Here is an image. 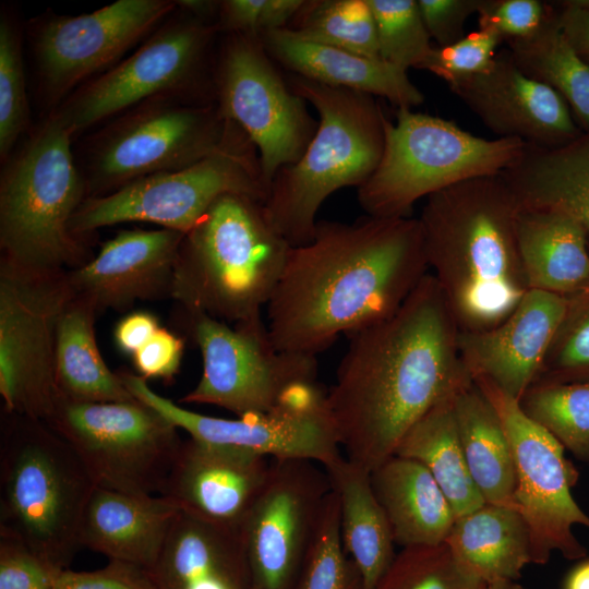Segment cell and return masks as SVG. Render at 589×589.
<instances>
[{
    "label": "cell",
    "mask_w": 589,
    "mask_h": 589,
    "mask_svg": "<svg viewBox=\"0 0 589 589\" xmlns=\"http://www.w3.org/2000/svg\"><path fill=\"white\" fill-rule=\"evenodd\" d=\"M459 329L428 273L389 317L350 336L326 392L341 452L369 472L382 465L434 405L471 381Z\"/></svg>",
    "instance_id": "1"
},
{
    "label": "cell",
    "mask_w": 589,
    "mask_h": 589,
    "mask_svg": "<svg viewBox=\"0 0 589 589\" xmlns=\"http://www.w3.org/2000/svg\"><path fill=\"white\" fill-rule=\"evenodd\" d=\"M428 273L418 218L317 220L311 241L291 247L266 305L271 338L279 350L317 356L392 316Z\"/></svg>",
    "instance_id": "2"
},
{
    "label": "cell",
    "mask_w": 589,
    "mask_h": 589,
    "mask_svg": "<svg viewBox=\"0 0 589 589\" xmlns=\"http://www.w3.org/2000/svg\"><path fill=\"white\" fill-rule=\"evenodd\" d=\"M519 208L503 173L426 197L418 218L426 262L459 332L496 326L529 291L517 243Z\"/></svg>",
    "instance_id": "3"
},
{
    "label": "cell",
    "mask_w": 589,
    "mask_h": 589,
    "mask_svg": "<svg viewBox=\"0 0 589 589\" xmlns=\"http://www.w3.org/2000/svg\"><path fill=\"white\" fill-rule=\"evenodd\" d=\"M290 249L262 201L224 194L184 233L171 299L182 309L229 324L262 315Z\"/></svg>",
    "instance_id": "4"
},
{
    "label": "cell",
    "mask_w": 589,
    "mask_h": 589,
    "mask_svg": "<svg viewBox=\"0 0 589 589\" xmlns=\"http://www.w3.org/2000/svg\"><path fill=\"white\" fill-rule=\"evenodd\" d=\"M288 84L314 107L317 127L300 159L275 175L263 205L273 227L298 247L313 238L317 212L328 196L342 188L358 189L375 171L386 116L369 94L294 74Z\"/></svg>",
    "instance_id": "5"
},
{
    "label": "cell",
    "mask_w": 589,
    "mask_h": 589,
    "mask_svg": "<svg viewBox=\"0 0 589 589\" xmlns=\"http://www.w3.org/2000/svg\"><path fill=\"white\" fill-rule=\"evenodd\" d=\"M96 485L44 420L4 413L0 442V532L23 541L58 569L77 550L83 513Z\"/></svg>",
    "instance_id": "6"
},
{
    "label": "cell",
    "mask_w": 589,
    "mask_h": 589,
    "mask_svg": "<svg viewBox=\"0 0 589 589\" xmlns=\"http://www.w3.org/2000/svg\"><path fill=\"white\" fill-rule=\"evenodd\" d=\"M73 132L51 115L8 164L0 183L1 257L37 272L85 264L88 251L70 224L87 199L72 149Z\"/></svg>",
    "instance_id": "7"
},
{
    "label": "cell",
    "mask_w": 589,
    "mask_h": 589,
    "mask_svg": "<svg viewBox=\"0 0 589 589\" xmlns=\"http://www.w3.org/2000/svg\"><path fill=\"white\" fill-rule=\"evenodd\" d=\"M517 139L485 140L456 123L411 108L385 119V145L372 176L358 188L369 216L410 217L414 203L470 178L502 173L524 154Z\"/></svg>",
    "instance_id": "8"
},
{
    "label": "cell",
    "mask_w": 589,
    "mask_h": 589,
    "mask_svg": "<svg viewBox=\"0 0 589 589\" xmlns=\"http://www.w3.org/2000/svg\"><path fill=\"white\" fill-rule=\"evenodd\" d=\"M238 193L262 202L268 193L257 151L232 123L223 146L185 168L151 175L100 196H88L70 229L84 236L99 228L142 221L187 233L221 195Z\"/></svg>",
    "instance_id": "9"
},
{
    "label": "cell",
    "mask_w": 589,
    "mask_h": 589,
    "mask_svg": "<svg viewBox=\"0 0 589 589\" xmlns=\"http://www.w3.org/2000/svg\"><path fill=\"white\" fill-rule=\"evenodd\" d=\"M45 422L73 448L96 486L134 495L164 494L183 441L172 422L137 399L57 398Z\"/></svg>",
    "instance_id": "10"
},
{
    "label": "cell",
    "mask_w": 589,
    "mask_h": 589,
    "mask_svg": "<svg viewBox=\"0 0 589 589\" xmlns=\"http://www.w3.org/2000/svg\"><path fill=\"white\" fill-rule=\"evenodd\" d=\"M180 311L203 362L197 384L180 402L217 406L237 417L257 414L275 408L293 386L316 381V356L276 348L262 315L230 325Z\"/></svg>",
    "instance_id": "11"
},
{
    "label": "cell",
    "mask_w": 589,
    "mask_h": 589,
    "mask_svg": "<svg viewBox=\"0 0 589 589\" xmlns=\"http://www.w3.org/2000/svg\"><path fill=\"white\" fill-rule=\"evenodd\" d=\"M67 271L37 272L0 259V395L2 410L46 420L57 400L55 346L72 298Z\"/></svg>",
    "instance_id": "12"
},
{
    "label": "cell",
    "mask_w": 589,
    "mask_h": 589,
    "mask_svg": "<svg viewBox=\"0 0 589 589\" xmlns=\"http://www.w3.org/2000/svg\"><path fill=\"white\" fill-rule=\"evenodd\" d=\"M231 128L217 106L155 98L116 121L96 141L87 192L105 195L141 178L191 166L218 151Z\"/></svg>",
    "instance_id": "13"
},
{
    "label": "cell",
    "mask_w": 589,
    "mask_h": 589,
    "mask_svg": "<svg viewBox=\"0 0 589 589\" xmlns=\"http://www.w3.org/2000/svg\"><path fill=\"white\" fill-rule=\"evenodd\" d=\"M472 381L496 411L512 448L515 500L529 528L532 563H546L554 551L567 560L585 557L586 548L574 527L589 529V515L572 494L578 473L566 459L564 446L492 381Z\"/></svg>",
    "instance_id": "14"
},
{
    "label": "cell",
    "mask_w": 589,
    "mask_h": 589,
    "mask_svg": "<svg viewBox=\"0 0 589 589\" xmlns=\"http://www.w3.org/2000/svg\"><path fill=\"white\" fill-rule=\"evenodd\" d=\"M119 374L134 398L158 411L193 440L269 459H308L323 467L342 456L326 392L317 381L293 386L267 412L225 419L181 407L156 393L135 373Z\"/></svg>",
    "instance_id": "15"
},
{
    "label": "cell",
    "mask_w": 589,
    "mask_h": 589,
    "mask_svg": "<svg viewBox=\"0 0 589 589\" xmlns=\"http://www.w3.org/2000/svg\"><path fill=\"white\" fill-rule=\"evenodd\" d=\"M215 81L216 106L255 146L269 189L283 167L300 159L317 121L277 71L261 36L230 34Z\"/></svg>",
    "instance_id": "16"
},
{
    "label": "cell",
    "mask_w": 589,
    "mask_h": 589,
    "mask_svg": "<svg viewBox=\"0 0 589 589\" xmlns=\"http://www.w3.org/2000/svg\"><path fill=\"white\" fill-rule=\"evenodd\" d=\"M184 13L68 99L57 115L73 134L143 100L182 92L197 83L218 27Z\"/></svg>",
    "instance_id": "17"
},
{
    "label": "cell",
    "mask_w": 589,
    "mask_h": 589,
    "mask_svg": "<svg viewBox=\"0 0 589 589\" xmlns=\"http://www.w3.org/2000/svg\"><path fill=\"white\" fill-rule=\"evenodd\" d=\"M332 483L308 459H272L240 534L252 589H291L313 540Z\"/></svg>",
    "instance_id": "18"
},
{
    "label": "cell",
    "mask_w": 589,
    "mask_h": 589,
    "mask_svg": "<svg viewBox=\"0 0 589 589\" xmlns=\"http://www.w3.org/2000/svg\"><path fill=\"white\" fill-rule=\"evenodd\" d=\"M176 7L170 0H118L92 13L45 22L35 50L47 95L58 100L116 62Z\"/></svg>",
    "instance_id": "19"
},
{
    "label": "cell",
    "mask_w": 589,
    "mask_h": 589,
    "mask_svg": "<svg viewBox=\"0 0 589 589\" xmlns=\"http://www.w3.org/2000/svg\"><path fill=\"white\" fill-rule=\"evenodd\" d=\"M448 86L498 139L556 148L582 133L565 99L526 75L507 48L484 72Z\"/></svg>",
    "instance_id": "20"
},
{
    "label": "cell",
    "mask_w": 589,
    "mask_h": 589,
    "mask_svg": "<svg viewBox=\"0 0 589 589\" xmlns=\"http://www.w3.org/2000/svg\"><path fill=\"white\" fill-rule=\"evenodd\" d=\"M183 237L165 228L121 230L101 244L97 255L67 271L73 296L89 302L97 313L125 312L139 301L171 299Z\"/></svg>",
    "instance_id": "21"
},
{
    "label": "cell",
    "mask_w": 589,
    "mask_h": 589,
    "mask_svg": "<svg viewBox=\"0 0 589 589\" xmlns=\"http://www.w3.org/2000/svg\"><path fill=\"white\" fill-rule=\"evenodd\" d=\"M566 310V297L529 290L496 326L459 332V354L471 378L486 377L520 401L539 377Z\"/></svg>",
    "instance_id": "22"
},
{
    "label": "cell",
    "mask_w": 589,
    "mask_h": 589,
    "mask_svg": "<svg viewBox=\"0 0 589 589\" xmlns=\"http://www.w3.org/2000/svg\"><path fill=\"white\" fill-rule=\"evenodd\" d=\"M272 459L253 453L183 440L163 495L213 525L240 531L265 484Z\"/></svg>",
    "instance_id": "23"
},
{
    "label": "cell",
    "mask_w": 589,
    "mask_h": 589,
    "mask_svg": "<svg viewBox=\"0 0 589 589\" xmlns=\"http://www.w3.org/2000/svg\"><path fill=\"white\" fill-rule=\"evenodd\" d=\"M181 508L166 495H134L96 486L82 516L81 548L151 569Z\"/></svg>",
    "instance_id": "24"
},
{
    "label": "cell",
    "mask_w": 589,
    "mask_h": 589,
    "mask_svg": "<svg viewBox=\"0 0 589 589\" xmlns=\"http://www.w3.org/2000/svg\"><path fill=\"white\" fill-rule=\"evenodd\" d=\"M148 572L158 589H252L240 531L183 510Z\"/></svg>",
    "instance_id": "25"
},
{
    "label": "cell",
    "mask_w": 589,
    "mask_h": 589,
    "mask_svg": "<svg viewBox=\"0 0 589 589\" xmlns=\"http://www.w3.org/2000/svg\"><path fill=\"white\" fill-rule=\"evenodd\" d=\"M262 43L285 69L328 86L384 97L398 108L423 103L422 93L401 70L381 58L304 40L289 28L266 32Z\"/></svg>",
    "instance_id": "26"
},
{
    "label": "cell",
    "mask_w": 589,
    "mask_h": 589,
    "mask_svg": "<svg viewBox=\"0 0 589 589\" xmlns=\"http://www.w3.org/2000/svg\"><path fill=\"white\" fill-rule=\"evenodd\" d=\"M588 236L568 214L520 206L517 243L529 290L570 297L589 287Z\"/></svg>",
    "instance_id": "27"
},
{
    "label": "cell",
    "mask_w": 589,
    "mask_h": 589,
    "mask_svg": "<svg viewBox=\"0 0 589 589\" xmlns=\"http://www.w3.org/2000/svg\"><path fill=\"white\" fill-rule=\"evenodd\" d=\"M395 543H444L455 521L449 501L430 471L417 460L393 455L370 472Z\"/></svg>",
    "instance_id": "28"
},
{
    "label": "cell",
    "mask_w": 589,
    "mask_h": 589,
    "mask_svg": "<svg viewBox=\"0 0 589 589\" xmlns=\"http://www.w3.org/2000/svg\"><path fill=\"white\" fill-rule=\"evenodd\" d=\"M502 173L520 206L564 212L581 224L589 239V132L556 148L527 144Z\"/></svg>",
    "instance_id": "29"
},
{
    "label": "cell",
    "mask_w": 589,
    "mask_h": 589,
    "mask_svg": "<svg viewBox=\"0 0 589 589\" xmlns=\"http://www.w3.org/2000/svg\"><path fill=\"white\" fill-rule=\"evenodd\" d=\"M324 468L338 501L344 549L361 575L363 589H374L396 554L393 531L370 472L344 455Z\"/></svg>",
    "instance_id": "30"
},
{
    "label": "cell",
    "mask_w": 589,
    "mask_h": 589,
    "mask_svg": "<svg viewBox=\"0 0 589 589\" xmlns=\"http://www.w3.org/2000/svg\"><path fill=\"white\" fill-rule=\"evenodd\" d=\"M445 543L458 563L485 584L515 581L532 563L528 525L506 506L485 503L456 518Z\"/></svg>",
    "instance_id": "31"
},
{
    "label": "cell",
    "mask_w": 589,
    "mask_h": 589,
    "mask_svg": "<svg viewBox=\"0 0 589 589\" xmlns=\"http://www.w3.org/2000/svg\"><path fill=\"white\" fill-rule=\"evenodd\" d=\"M97 314L89 302L72 296L59 317L55 346L57 398L79 402L134 400L119 372L108 368L99 351Z\"/></svg>",
    "instance_id": "32"
},
{
    "label": "cell",
    "mask_w": 589,
    "mask_h": 589,
    "mask_svg": "<svg viewBox=\"0 0 589 589\" xmlns=\"http://www.w3.org/2000/svg\"><path fill=\"white\" fill-rule=\"evenodd\" d=\"M454 410L465 459L481 496L485 503L517 509L508 438L493 406L472 380L455 393Z\"/></svg>",
    "instance_id": "33"
},
{
    "label": "cell",
    "mask_w": 589,
    "mask_h": 589,
    "mask_svg": "<svg viewBox=\"0 0 589 589\" xmlns=\"http://www.w3.org/2000/svg\"><path fill=\"white\" fill-rule=\"evenodd\" d=\"M456 392L424 413L395 450V455L417 460L430 471L449 501L455 519L485 504L470 476L459 438L454 410Z\"/></svg>",
    "instance_id": "34"
},
{
    "label": "cell",
    "mask_w": 589,
    "mask_h": 589,
    "mask_svg": "<svg viewBox=\"0 0 589 589\" xmlns=\"http://www.w3.org/2000/svg\"><path fill=\"white\" fill-rule=\"evenodd\" d=\"M549 3L541 26L527 37L506 41L507 49L526 75L565 99L579 129L589 132V63L565 37L555 3Z\"/></svg>",
    "instance_id": "35"
},
{
    "label": "cell",
    "mask_w": 589,
    "mask_h": 589,
    "mask_svg": "<svg viewBox=\"0 0 589 589\" xmlns=\"http://www.w3.org/2000/svg\"><path fill=\"white\" fill-rule=\"evenodd\" d=\"M300 38L380 58L376 25L366 0H312L288 27Z\"/></svg>",
    "instance_id": "36"
},
{
    "label": "cell",
    "mask_w": 589,
    "mask_h": 589,
    "mask_svg": "<svg viewBox=\"0 0 589 589\" xmlns=\"http://www.w3.org/2000/svg\"><path fill=\"white\" fill-rule=\"evenodd\" d=\"M519 402L564 448L589 460V380L537 381Z\"/></svg>",
    "instance_id": "37"
},
{
    "label": "cell",
    "mask_w": 589,
    "mask_h": 589,
    "mask_svg": "<svg viewBox=\"0 0 589 589\" xmlns=\"http://www.w3.org/2000/svg\"><path fill=\"white\" fill-rule=\"evenodd\" d=\"M291 589H363L361 575L341 542L333 489Z\"/></svg>",
    "instance_id": "38"
},
{
    "label": "cell",
    "mask_w": 589,
    "mask_h": 589,
    "mask_svg": "<svg viewBox=\"0 0 589 589\" xmlns=\"http://www.w3.org/2000/svg\"><path fill=\"white\" fill-rule=\"evenodd\" d=\"M485 585L444 542L402 548L374 589H484Z\"/></svg>",
    "instance_id": "39"
},
{
    "label": "cell",
    "mask_w": 589,
    "mask_h": 589,
    "mask_svg": "<svg viewBox=\"0 0 589 589\" xmlns=\"http://www.w3.org/2000/svg\"><path fill=\"white\" fill-rule=\"evenodd\" d=\"M373 13L380 58L401 70L419 69L432 50L417 0H366Z\"/></svg>",
    "instance_id": "40"
},
{
    "label": "cell",
    "mask_w": 589,
    "mask_h": 589,
    "mask_svg": "<svg viewBox=\"0 0 589 589\" xmlns=\"http://www.w3.org/2000/svg\"><path fill=\"white\" fill-rule=\"evenodd\" d=\"M28 122L21 44L13 24L0 22V154L4 160Z\"/></svg>",
    "instance_id": "41"
},
{
    "label": "cell",
    "mask_w": 589,
    "mask_h": 589,
    "mask_svg": "<svg viewBox=\"0 0 589 589\" xmlns=\"http://www.w3.org/2000/svg\"><path fill=\"white\" fill-rule=\"evenodd\" d=\"M584 371H589V287L567 297L564 320L537 381H562Z\"/></svg>",
    "instance_id": "42"
},
{
    "label": "cell",
    "mask_w": 589,
    "mask_h": 589,
    "mask_svg": "<svg viewBox=\"0 0 589 589\" xmlns=\"http://www.w3.org/2000/svg\"><path fill=\"white\" fill-rule=\"evenodd\" d=\"M502 41L497 34L478 29L449 46L433 47L419 69L433 73L449 85L488 70Z\"/></svg>",
    "instance_id": "43"
},
{
    "label": "cell",
    "mask_w": 589,
    "mask_h": 589,
    "mask_svg": "<svg viewBox=\"0 0 589 589\" xmlns=\"http://www.w3.org/2000/svg\"><path fill=\"white\" fill-rule=\"evenodd\" d=\"M304 0H226L219 2L218 29L261 36L286 28Z\"/></svg>",
    "instance_id": "44"
},
{
    "label": "cell",
    "mask_w": 589,
    "mask_h": 589,
    "mask_svg": "<svg viewBox=\"0 0 589 589\" xmlns=\"http://www.w3.org/2000/svg\"><path fill=\"white\" fill-rule=\"evenodd\" d=\"M62 572L20 539L0 532V589H55Z\"/></svg>",
    "instance_id": "45"
},
{
    "label": "cell",
    "mask_w": 589,
    "mask_h": 589,
    "mask_svg": "<svg viewBox=\"0 0 589 589\" xmlns=\"http://www.w3.org/2000/svg\"><path fill=\"white\" fill-rule=\"evenodd\" d=\"M550 3L539 0H482L478 10L479 29L497 34L503 40L533 34L543 23Z\"/></svg>",
    "instance_id": "46"
},
{
    "label": "cell",
    "mask_w": 589,
    "mask_h": 589,
    "mask_svg": "<svg viewBox=\"0 0 589 589\" xmlns=\"http://www.w3.org/2000/svg\"><path fill=\"white\" fill-rule=\"evenodd\" d=\"M55 589H158L148 569L122 561L109 560L89 572L64 569Z\"/></svg>",
    "instance_id": "47"
},
{
    "label": "cell",
    "mask_w": 589,
    "mask_h": 589,
    "mask_svg": "<svg viewBox=\"0 0 589 589\" xmlns=\"http://www.w3.org/2000/svg\"><path fill=\"white\" fill-rule=\"evenodd\" d=\"M184 346L183 337L160 326L131 357L135 374L146 381L171 382L180 370Z\"/></svg>",
    "instance_id": "48"
},
{
    "label": "cell",
    "mask_w": 589,
    "mask_h": 589,
    "mask_svg": "<svg viewBox=\"0 0 589 589\" xmlns=\"http://www.w3.org/2000/svg\"><path fill=\"white\" fill-rule=\"evenodd\" d=\"M431 38L438 47L449 46L464 35L466 20L477 13L482 0H417Z\"/></svg>",
    "instance_id": "49"
},
{
    "label": "cell",
    "mask_w": 589,
    "mask_h": 589,
    "mask_svg": "<svg viewBox=\"0 0 589 589\" xmlns=\"http://www.w3.org/2000/svg\"><path fill=\"white\" fill-rule=\"evenodd\" d=\"M562 31L580 58L589 63V0L554 2Z\"/></svg>",
    "instance_id": "50"
},
{
    "label": "cell",
    "mask_w": 589,
    "mask_h": 589,
    "mask_svg": "<svg viewBox=\"0 0 589 589\" xmlns=\"http://www.w3.org/2000/svg\"><path fill=\"white\" fill-rule=\"evenodd\" d=\"M159 327V320L152 312H130L115 326V345L120 352L132 357Z\"/></svg>",
    "instance_id": "51"
},
{
    "label": "cell",
    "mask_w": 589,
    "mask_h": 589,
    "mask_svg": "<svg viewBox=\"0 0 589 589\" xmlns=\"http://www.w3.org/2000/svg\"><path fill=\"white\" fill-rule=\"evenodd\" d=\"M565 589H589V561L579 564L569 574Z\"/></svg>",
    "instance_id": "52"
},
{
    "label": "cell",
    "mask_w": 589,
    "mask_h": 589,
    "mask_svg": "<svg viewBox=\"0 0 589 589\" xmlns=\"http://www.w3.org/2000/svg\"><path fill=\"white\" fill-rule=\"evenodd\" d=\"M484 589H521L514 581L497 580L485 585Z\"/></svg>",
    "instance_id": "53"
},
{
    "label": "cell",
    "mask_w": 589,
    "mask_h": 589,
    "mask_svg": "<svg viewBox=\"0 0 589 589\" xmlns=\"http://www.w3.org/2000/svg\"><path fill=\"white\" fill-rule=\"evenodd\" d=\"M589 380V378H588Z\"/></svg>",
    "instance_id": "54"
}]
</instances>
